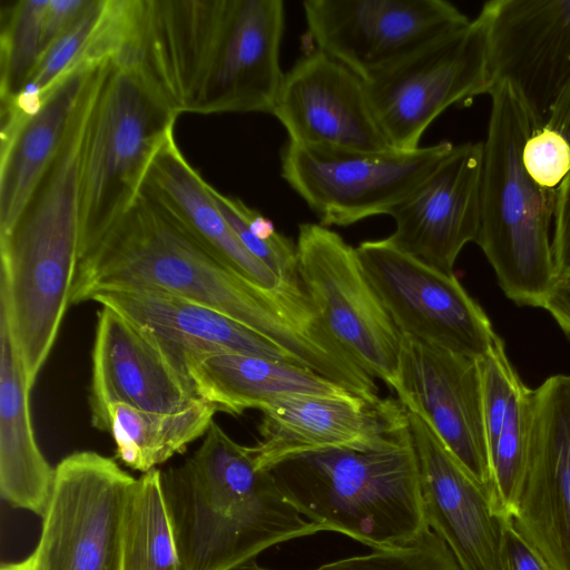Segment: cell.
<instances>
[{"mask_svg": "<svg viewBox=\"0 0 570 570\" xmlns=\"http://www.w3.org/2000/svg\"><path fill=\"white\" fill-rule=\"evenodd\" d=\"M29 392L21 360L0 317V492L13 508L42 518L53 492L56 468L37 444Z\"/></svg>", "mask_w": 570, "mask_h": 570, "instance_id": "4316f807", "label": "cell"}, {"mask_svg": "<svg viewBox=\"0 0 570 570\" xmlns=\"http://www.w3.org/2000/svg\"><path fill=\"white\" fill-rule=\"evenodd\" d=\"M114 291L161 292L218 311L330 380L348 361L299 277L272 289L249 282L144 190L106 232L80 249L70 304Z\"/></svg>", "mask_w": 570, "mask_h": 570, "instance_id": "6da1fadb", "label": "cell"}, {"mask_svg": "<svg viewBox=\"0 0 570 570\" xmlns=\"http://www.w3.org/2000/svg\"><path fill=\"white\" fill-rule=\"evenodd\" d=\"M521 156L530 178L544 190L557 193L570 175V144L549 126L533 129Z\"/></svg>", "mask_w": 570, "mask_h": 570, "instance_id": "d6a6232c", "label": "cell"}, {"mask_svg": "<svg viewBox=\"0 0 570 570\" xmlns=\"http://www.w3.org/2000/svg\"><path fill=\"white\" fill-rule=\"evenodd\" d=\"M552 255L557 274L570 268V175L556 196Z\"/></svg>", "mask_w": 570, "mask_h": 570, "instance_id": "e575fe53", "label": "cell"}, {"mask_svg": "<svg viewBox=\"0 0 570 570\" xmlns=\"http://www.w3.org/2000/svg\"><path fill=\"white\" fill-rule=\"evenodd\" d=\"M442 140L413 150L362 151L315 148L287 141L281 174L323 226H348L391 213L450 155Z\"/></svg>", "mask_w": 570, "mask_h": 570, "instance_id": "ba28073f", "label": "cell"}, {"mask_svg": "<svg viewBox=\"0 0 570 570\" xmlns=\"http://www.w3.org/2000/svg\"><path fill=\"white\" fill-rule=\"evenodd\" d=\"M515 529L552 570H570V375L533 390L529 450Z\"/></svg>", "mask_w": 570, "mask_h": 570, "instance_id": "2e32d148", "label": "cell"}, {"mask_svg": "<svg viewBox=\"0 0 570 570\" xmlns=\"http://www.w3.org/2000/svg\"><path fill=\"white\" fill-rule=\"evenodd\" d=\"M393 149L413 150L450 106L489 94L487 41L478 18L364 80Z\"/></svg>", "mask_w": 570, "mask_h": 570, "instance_id": "8fae6325", "label": "cell"}, {"mask_svg": "<svg viewBox=\"0 0 570 570\" xmlns=\"http://www.w3.org/2000/svg\"><path fill=\"white\" fill-rule=\"evenodd\" d=\"M483 415L493 513L512 518L524 475L532 423L533 389L512 366L501 337L480 360Z\"/></svg>", "mask_w": 570, "mask_h": 570, "instance_id": "cb8c5ba5", "label": "cell"}, {"mask_svg": "<svg viewBox=\"0 0 570 570\" xmlns=\"http://www.w3.org/2000/svg\"><path fill=\"white\" fill-rule=\"evenodd\" d=\"M99 63L79 67L60 79L33 114L1 118L0 234L17 222L58 155L85 83Z\"/></svg>", "mask_w": 570, "mask_h": 570, "instance_id": "603a6c76", "label": "cell"}, {"mask_svg": "<svg viewBox=\"0 0 570 570\" xmlns=\"http://www.w3.org/2000/svg\"><path fill=\"white\" fill-rule=\"evenodd\" d=\"M483 142L481 214L475 243L505 296L541 307L557 272L550 226L557 193L538 186L522 164V148L540 127L509 83L494 86Z\"/></svg>", "mask_w": 570, "mask_h": 570, "instance_id": "8992f818", "label": "cell"}, {"mask_svg": "<svg viewBox=\"0 0 570 570\" xmlns=\"http://www.w3.org/2000/svg\"><path fill=\"white\" fill-rule=\"evenodd\" d=\"M0 570H31L30 558L28 557L26 560L20 562L4 563Z\"/></svg>", "mask_w": 570, "mask_h": 570, "instance_id": "f35d334b", "label": "cell"}, {"mask_svg": "<svg viewBox=\"0 0 570 570\" xmlns=\"http://www.w3.org/2000/svg\"><path fill=\"white\" fill-rule=\"evenodd\" d=\"M267 471L307 520L374 550L406 547L429 529L410 426L379 446L302 453Z\"/></svg>", "mask_w": 570, "mask_h": 570, "instance_id": "5b68a950", "label": "cell"}, {"mask_svg": "<svg viewBox=\"0 0 570 570\" xmlns=\"http://www.w3.org/2000/svg\"><path fill=\"white\" fill-rule=\"evenodd\" d=\"M261 412V439L252 449L264 470L302 453L379 446L409 429L397 399L296 395L273 401Z\"/></svg>", "mask_w": 570, "mask_h": 570, "instance_id": "d6986e66", "label": "cell"}, {"mask_svg": "<svg viewBox=\"0 0 570 570\" xmlns=\"http://www.w3.org/2000/svg\"><path fill=\"white\" fill-rule=\"evenodd\" d=\"M48 1L17 0L1 10V104H8L19 95L38 65Z\"/></svg>", "mask_w": 570, "mask_h": 570, "instance_id": "f546056e", "label": "cell"}, {"mask_svg": "<svg viewBox=\"0 0 570 570\" xmlns=\"http://www.w3.org/2000/svg\"><path fill=\"white\" fill-rule=\"evenodd\" d=\"M197 397L185 364L150 333L102 306L91 354V424L107 432L108 410L125 404L149 412H173Z\"/></svg>", "mask_w": 570, "mask_h": 570, "instance_id": "e0dca14e", "label": "cell"}, {"mask_svg": "<svg viewBox=\"0 0 570 570\" xmlns=\"http://www.w3.org/2000/svg\"><path fill=\"white\" fill-rule=\"evenodd\" d=\"M95 99L80 96L67 137L13 226L0 234V317L32 389L70 305L80 253V156Z\"/></svg>", "mask_w": 570, "mask_h": 570, "instance_id": "277c9868", "label": "cell"}, {"mask_svg": "<svg viewBox=\"0 0 570 570\" xmlns=\"http://www.w3.org/2000/svg\"><path fill=\"white\" fill-rule=\"evenodd\" d=\"M89 0H49L43 18L42 53L75 20ZM42 56V55H41Z\"/></svg>", "mask_w": 570, "mask_h": 570, "instance_id": "d590c367", "label": "cell"}, {"mask_svg": "<svg viewBox=\"0 0 570 570\" xmlns=\"http://www.w3.org/2000/svg\"><path fill=\"white\" fill-rule=\"evenodd\" d=\"M272 115L288 141L301 146L393 149L376 121L364 79L317 49L284 75Z\"/></svg>", "mask_w": 570, "mask_h": 570, "instance_id": "ac0fdd59", "label": "cell"}, {"mask_svg": "<svg viewBox=\"0 0 570 570\" xmlns=\"http://www.w3.org/2000/svg\"><path fill=\"white\" fill-rule=\"evenodd\" d=\"M297 274L328 332L373 379L392 390L402 335L368 281L356 247L315 223L298 226Z\"/></svg>", "mask_w": 570, "mask_h": 570, "instance_id": "30bf717a", "label": "cell"}, {"mask_svg": "<svg viewBox=\"0 0 570 570\" xmlns=\"http://www.w3.org/2000/svg\"><path fill=\"white\" fill-rule=\"evenodd\" d=\"M217 407L195 397L173 412H149L125 404L108 410V429L116 444V458L141 473L156 469L203 438Z\"/></svg>", "mask_w": 570, "mask_h": 570, "instance_id": "83f0119b", "label": "cell"}, {"mask_svg": "<svg viewBox=\"0 0 570 570\" xmlns=\"http://www.w3.org/2000/svg\"><path fill=\"white\" fill-rule=\"evenodd\" d=\"M177 117L130 55L106 62L80 156V249L134 204Z\"/></svg>", "mask_w": 570, "mask_h": 570, "instance_id": "52a82bcc", "label": "cell"}, {"mask_svg": "<svg viewBox=\"0 0 570 570\" xmlns=\"http://www.w3.org/2000/svg\"><path fill=\"white\" fill-rule=\"evenodd\" d=\"M316 49L367 79L470 19L444 0H305Z\"/></svg>", "mask_w": 570, "mask_h": 570, "instance_id": "4fadbf2b", "label": "cell"}, {"mask_svg": "<svg viewBox=\"0 0 570 570\" xmlns=\"http://www.w3.org/2000/svg\"><path fill=\"white\" fill-rule=\"evenodd\" d=\"M210 193L238 239L254 257L281 281L298 277L296 243L277 232L272 220L242 199L224 195L212 185Z\"/></svg>", "mask_w": 570, "mask_h": 570, "instance_id": "4dcf8cb0", "label": "cell"}, {"mask_svg": "<svg viewBox=\"0 0 570 570\" xmlns=\"http://www.w3.org/2000/svg\"><path fill=\"white\" fill-rule=\"evenodd\" d=\"M135 480L94 451L63 458L29 556L31 570H121L124 515Z\"/></svg>", "mask_w": 570, "mask_h": 570, "instance_id": "9c48e42d", "label": "cell"}, {"mask_svg": "<svg viewBox=\"0 0 570 570\" xmlns=\"http://www.w3.org/2000/svg\"><path fill=\"white\" fill-rule=\"evenodd\" d=\"M546 126L559 131L570 144V79L554 102Z\"/></svg>", "mask_w": 570, "mask_h": 570, "instance_id": "74e56055", "label": "cell"}, {"mask_svg": "<svg viewBox=\"0 0 570 570\" xmlns=\"http://www.w3.org/2000/svg\"><path fill=\"white\" fill-rule=\"evenodd\" d=\"M282 0H132L125 51L178 114H273Z\"/></svg>", "mask_w": 570, "mask_h": 570, "instance_id": "7a4b0ae2", "label": "cell"}, {"mask_svg": "<svg viewBox=\"0 0 570 570\" xmlns=\"http://www.w3.org/2000/svg\"><path fill=\"white\" fill-rule=\"evenodd\" d=\"M476 18L485 35L490 90L509 83L544 126L570 79V0H493Z\"/></svg>", "mask_w": 570, "mask_h": 570, "instance_id": "5bb4252c", "label": "cell"}, {"mask_svg": "<svg viewBox=\"0 0 570 570\" xmlns=\"http://www.w3.org/2000/svg\"><path fill=\"white\" fill-rule=\"evenodd\" d=\"M406 413L429 528L446 543L462 570H501L505 518L493 513L488 491L426 422L411 411Z\"/></svg>", "mask_w": 570, "mask_h": 570, "instance_id": "44dd1931", "label": "cell"}, {"mask_svg": "<svg viewBox=\"0 0 570 570\" xmlns=\"http://www.w3.org/2000/svg\"><path fill=\"white\" fill-rule=\"evenodd\" d=\"M90 302L129 318L183 363L185 355L199 353H242L295 363L276 344L236 320L171 294L101 292L95 294Z\"/></svg>", "mask_w": 570, "mask_h": 570, "instance_id": "7402d4cb", "label": "cell"}, {"mask_svg": "<svg viewBox=\"0 0 570 570\" xmlns=\"http://www.w3.org/2000/svg\"><path fill=\"white\" fill-rule=\"evenodd\" d=\"M142 190L230 269L265 288L281 284L238 239L220 213L210 185L184 157L174 134L156 155Z\"/></svg>", "mask_w": 570, "mask_h": 570, "instance_id": "d4e9b609", "label": "cell"}, {"mask_svg": "<svg viewBox=\"0 0 570 570\" xmlns=\"http://www.w3.org/2000/svg\"><path fill=\"white\" fill-rule=\"evenodd\" d=\"M198 397L230 415L262 410L296 395L350 396L346 387L293 362L242 353H199L184 357Z\"/></svg>", "mask_w": 570, "mask_h": 570, "instance_id": "484cf974", "label": "cell"}, {"mask_svg": "<svg viewBox=\"0 0 570 570\" xmlns=\"http://www.w3.org/2000/svg\"><path fill=\"white\" fill-rule=\"evenodd\" d=\"M121 570H179L171 519L157 468L141 473L128 494Z\"/></svg>", "mask_w": 570, "mask_h": 570, "instance_id": "f1b7e54d", "label": "cell"}, {"mask_svg": "<svg viewBox=\"0 0 570 570\" xmlns=\"http://www.w3.org/2000/svg\"><path fill=\"white\" fill-rule=\"evenodd\" d=\"M483 142L455 145L432 175L392 213L397 248L453 274L462 248L475 242L481 214Z\"/></svg>", "mask_w": 570, "mask_h": 570, "instance_id": "ffe728a7", "label": "cell"}, {"mask_svg": "<svg viewBox=\"0 0 570 570\" xmlns=\"http://www.w3.org/2000/svg\"><path fill=\"white\" fill-rule=\"evenodd\" d=\"M541 307L570 338V268L557 274Z\"/></svg>", "mask_w": 570, "mask_h": 570, "instance_id": "8d00e7d4", "label": "cell"}, {"mask_svg": "<svg viewBox=\"0 0 570 570\" xmlns=\"http://www.w3.org/2000/svg\"><path fill=\"white\" fill-rule=\"evenodd\" d=\"M160 475L179 570H232L273 546L323 531L258 468L252 446L215 421L197 450Z\"/></svg>", "mask_w": 570, "mask_h": 570, "instance_id": "3957f363", "label": "cell"}, {"mask_svg": "<svg viewBox=\"0 0 570 570\" xmlns=\"http://www.w3.org/2000/svg\"><path fill=\"white\" fill-rule=\"evenodd\" d=\"M232 570H269L256 560ZM314 570H462L446 543L430 528L406 547L324 563Z\"/></svg>", "mask_w": 570, "mask_h": 570, "instance_id": "1f68e13d", "label": "cell"}, {"mask_svg": "<svg viewBox=\"0 0 570 570\" xmlns=\"http://www.w3.org/2000/svg\"><path fill=\"white\" fill-rule=\"evenodd\" d=\"M501 570H552L537 549L515 529L511 518L503 519Z\"/></svg>", "mask_w": 570, "mask_h": 570, "instance_id": "836d02e7", "label": "cell"}, {"mask_svg": "<svg viewBox=\"0 0 570 570\" xmlns=\"http://www.w3.org/2000/svg\"><path fill=\"white\" fill-rule=\"evenodd\" d=\"M392 390L489 493L481 362L402 336Z\"/></svg>", "mask_w": 570, "mask_h": 570, "instance_id": "9a60e30c", "label": "cell"}, {"mask_svg": "<svg viewBox=\"0 0 570 570\" xmlns=\"http://www.w3.org/2000/svg\"><path fill=\"white\" fill-rule=\"evenodd\" d=\"M373 288L402 336L481 360L499 340L454 274L435 269L389 238L356 247Z\"/></svg>", "mask_w": 570, "mask_h": 570, "instance_id": "7c38bea8", "label": "cell"}]
</instances>
